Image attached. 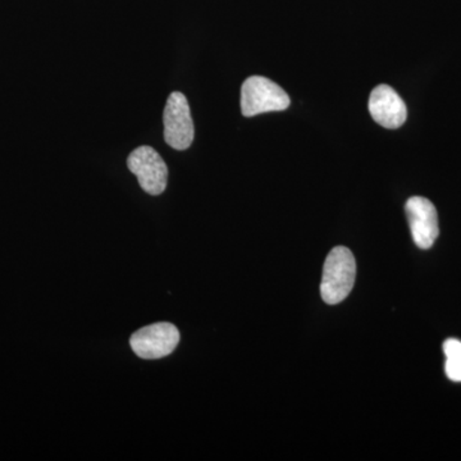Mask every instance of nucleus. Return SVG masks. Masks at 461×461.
Instances as JSON below:
<instances>
[{"label":"nucleus","mask_w":461,"mask_h":461,"mask_svg":"<svg viewBox=\"0 0 461 461\" xmlns=\"http://www.w3.org/2000/svg\"><path fill=\"white\" fill-rule=\"evenodd\" d=\"M357 277V262L353 253L345 247L332 249L327 257L321 276V294L330 305L344 302L353 290Z\"/></svg>","instance_id":"f257e3e1"},{"label":"nucleus","mask_w":461,"mask_h":461,"mask_svg":"<svg viewBox=\"0 0 461 461\" xmlns=\"http://www.w3.org/2000/svg\"><path fill=\"white\" fill-rule=\"evenodd\" d=\"M290 107V96L280 85L262 76H251L241 87V112L254 117L267 112H280Z\"/></svg>","instance_id":"f03ea898"},{"label":"nucleus","mask_w":461,"mask_h":461,"mask_svg":"<svg viewBox=\"0 0 461 461\" xmlns=\"http://www.w3.org/2000/svg\"><path fill=\"white\" fill-rule=\"evenodd\" d=\"M180 342L177 327L168 321L154 323L136 330L130 339L133 353L141 359L156 360L168 357Z\"/></svg>","instance_id":"7ed1b4c3"},{"label":"nucleus","mask_w":461,"mask_h":461,"mask_svg":"<svg viewBox=\"0 0 461 461\" xmlns=\"http://www.w3.org/2000/svg\"><path fill=\"white\" fill-rule=\"evenodd\" d=\"M165 140L176 150H186L191 147L195 135L190 105L182 93H172L167 100L165 114Z\"/></svg>","instance_id":"20e7f679"},{"label":"nucleus","mask_w":461,"mask_h":461,"mask_svg":"<svg viewBox=\"0 0 461 461\" xmlns=\"http://www.w3.org/2000/svg\"><path fill=\"white\" fill-rule=\"evenodd\" d=\"M130 171L138 177L141 189L149 195L165 193L168 182V168L163 158L151 147H139L127 159Z\"/></svg>","instance_id":"39448f33"},{"label":"nucleus","mask_w":461,"mask_h":461,"mask_svg":"<svg viewBox=\"0 0 461 461\" xmlns=\"http://www.w3.org/2000/svg\"><path fill=\"white\" fill-rule=\"evenodd\" d=\"M406 217L411 226L412 240L418 248L429 250L438 238V215L430 200L412 196L406 202Z\"/></svg>","instance_id":"423d86ee"},{"label":"nucleus","mask_w":461,"mask_h":461,"mask_svg":"<svg viewBox=\"0 0 461 461\" xmlns=\"http://www.w3.org/2000/svg\"><path fill=\"white\" fill-rule=\"evenodd\" d=\"M368 108L373 120L384 129H399L408 117L405 103L388 85H378L373 89Z\"/></svg>","instance_id":"0eeeda50"},{"label":"nucleus","mask_w":461,"mask_h":461,"mask_svg":"<svg viewBox=\"0 0 461 461\" xmlns=\"http://www.w3.org/2000/svg\"><path fill=\"white\" fill-rule=\"evenodd\" d=\"M446 375L454 382H461V341L448 339L444 342Z\"/></svg>","instance_id":"6e6552de"}]
</instances>
